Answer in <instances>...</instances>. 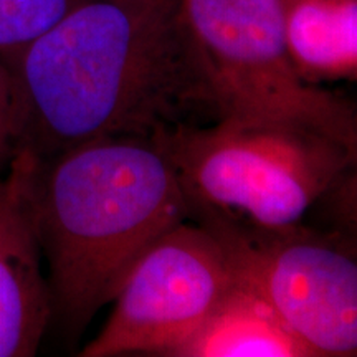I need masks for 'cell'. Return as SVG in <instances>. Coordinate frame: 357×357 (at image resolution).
I'll use <instances>...</instances> for the list:
<instances>
[{
	"mask_svg": "<svg viewBox=\"0 0 357 357\" xmlns=\"http://www.w3.org/2000/svg\"><path fill=\"white\" fill-rule=\"evenodd\" d=\"M0 60L12 77L17 149L42 160L222 118L181 0H88Z\"/></svg>",
	"mask_w": 357,
	"mask_h": 357,
	"instance_id": "cell-1",
	"label": "cell"
},
{
	"mask_svg": "<svg viewBox=\"0 0 357 357\" xmlns=\"http://www.w3.org/2000/svg\"><path fill=\"white\" fill-rule=\"evenodd\" d=\"M33 197L52 319L68 334L114 300L154 240L189 218L160 137H102L38 159Z\"/></svg>",
	"mask_w": 357,
	"mask_h": 357,
	"instance_id": "cell-2",
	"label": "cell"
},
{
	"mask_svg": "<svg viewBox=\"0 0 357 357\" xmlns=\"http://www.w3.org/2000/svg\"><path fill=\"white\" fill-rule=\"evenodd\" d=\"M187 207L260 225L301 222L356 164L349 147L314 128L220 118L159 136Z\"/></svg>",
	"mask_w": 357,
	"mask_h": 357,
	"instance_id": "cell-3",
	"label": "cell"
},
{
	"mask_svg": "<svg viewBox=\"0 0 357 357\" xmlns=\"http://www.w3.org/2000/svg\"><path fill=\"white\" fill-rule=\"evenodd\" d=\"M222 118L314 128L357 153L351 100L307 82L284 37L283 0H181Z\"/></svg>",
	"mask_w": 357,
	"mask_h": 357,
	"instance_id": "cell-4",
	"label": "cell"
},
{
	"mask_svg": "<svg viewBox=\"0 0 357 357\" xmlns=\"http://www.w3.org/2000/svg\"><path fill=\"white\" fill-rule=\"evenodd\" d=\"M189 220L220 245L235 278L248 284L312 356L357 351V263L341 234L301 222L260 225L202 207Z\"/></svg>",
	"mask_w": 357,
	"mask_h": 357,
	"instance_id": "cell-5",
	"label": "cell"
},
{
	"mask_svg": "<svg viewBox=\"0 0 357 357\" xmlns=\"http://www.w3.org/2000/svg\"><path fill=\"white\" fill-rule=\"evenodd\" d=\"M235 275L220 245L195 222L164 231L137 258L102 331L78 356H171L215 310Z\"/></svg>",
	"mask_w": 357,
	"mask_h": 357,
	"instance_id": "cell-6",
	"label": "cell"
},
{
	"mask_svg": "<svg viewBox=\"0 0 357 357\" xmlns=\"http://www.w3.org/2000/svg\"><path fill=\"white\" fill-rule=\"evenodd\" d=\"M38 158L17 149L0 178V357H32L53 318L35 213Z\"/></svg>",
	"mask_w": 357,
	"mask_h": 357,
	"instance_id": "cell-7",
	"label": "cell"
},
{
	"mask_svg": "<svg viewBox=\"0 0 357 357\" xmlns=\"http://www.w3.org/2000/svg\"><path fill=\"white\" fill-rule=\"evenodd\" d=\"M172 357H314L271 306L236 280Z\"/></svg>",
	"mask_w": 357,
	"mask_h": 357,
	"instance_id": "cell-8",
	"label": "cell"
},
{
	"mask_svg": "<svg viewBox=\"0 0 357 357\" xmlns=\"http://www.w3.org/2000/svg\"><path fill=\"white\" fill-rule=\"evenodd\" d=\"M284 37L294 66L307 82L354 79L357 0H283Z\"/></svg>",
	"mask_w": 357,
	"mask_h": 357,
	"instance_id": "cell-9",
	"label": "cell"
},
{
	"mask_svg": "<svg viewBox=\"0 0 357 357\" xmlns=\"http://www.w3.org/2000/svg\"><path fill=\"white\" fill-rule=\"evenodd\" d=\"M88 0H0V53L32 42Z\"/></svg>",
	"mask_w": 357,
	"mask_h": 357,
	"instance_id": "cell-10",
	"label": "cell"
},
{
	"mask_svg": "<svg viewBox=\"0 0 357 357\" xmlns=\"http://www.w3.org/2000/svg\"><path fill=\"white\" fill-rule=\"evenodd\" d=\"M17 151L15 101L10 71L0 60V172L7 169Z\"/></svg>",
	"mask_w": 357,
	"mask_h": 357,
	"instance_id": "cell-11",
	"label": "cell"
}]
</instances>
